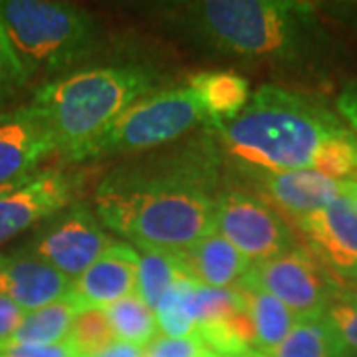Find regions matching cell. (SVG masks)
Here are the masks:
<instances>
[{
  "label": "cell",
  "mask_w": 357,
  "mask_h": 357,
  "mask_svg": "<svg viewBox=\"0 0 357 357\" xmlns=\"http://www.w3.org/2000/svg\"><path fill=\"white\" fill-rule=\"evenodd\" d=\"M215 161L199 149L131 163L100 183L93 213L137 250L177 252L215 232Z\"/></svg>",
  "instance_id": "1"
},
{
  "label": "cell",
  "mask_w": 357,
  "mask_h": 357,
  "mask_svg": "<svg viewBox=\"0 0 357 357\" xmlns=\"http://www.w3.org/2000/svg\"><path fill=\"white\" fill-rule=\"evenodd\" d=\"M175 22L213 50L280 68L312 64L328 42L316 8L294 0L187 2Z\"/></svg>",
  "instance_id": "2"
},
{
  "label": "cell",
  "mask_w": 357,
  "mask_h": 357,
  "mask_svg": "<svg viewBox=\"0 0 357 357\" xmlns=\"http://www.w3.org/2000/svg\"><path fill=\"white\" fill-rule=\"evenodd\" d=\"M222 149L243 171H306L328 141L347 129L324 103L306 93L262 86L241 114L211 126Z\"/></svg>",
  "instance_id": "3"
},
{
  "label": "cell",
  "mask_w": 357,
  "mask_h": 357,
  "mask_svg": "<svg viewBox=\"0 0 357 357\" xmlns=\"http://www.w3.org/2000/svg\"><path fill=\"white\" fill-rule=\"evenodd\" d=\"M155 84L157 74L147 66H102L52 79L32 103L46 119L56 153L79 163L119 114L153 93Z\"/></svg>",
  "instance_id": "4"
},
{
  "label": "cell",
  "mask_w": 357,
  "mask_h": 357,
  "mask_svg": "<svg viewBox=\"0 0 357 357\" xmlns=\"http://www.w3.org/2000/svg\"><path fill=\"white\" fill-rule=\"evenodd\" d=\"M0 22L28 79L88 60L100 38L91 14L64 2L0 0Z\"/></svg>",
  "instance_id": "5"
},
{
  "label": "cell",
  "mask_w": 357,
  "mask_h": 357,
  "mask_svg": "<svg viewBox=\"0 0 357 357\" xmlns=\"http://www.w3.org/2000/svg\"><path fill=\"white\" fill-rule=\"evenodd\" d=\"M203 121L206 117L187 86L153 91L119 114L91 147L88 159L153 149L183 137Z\"/></svg>",
  "instance_id": "6"
},
{
  "label": "cell",
  "mask_w": 357,
  "mask_h": 357,
  "mask_svg": "<svg viewBox=\"0 0 357 357\" xmlns=\"http://www.w3.org/2000/svg\"><path fill=\"white\" fill-rule=\"evenodd\" d=\"M215 232L243 252L252 264L266 262L296 248V234L286 218L248 189L218 192Z\"/></svg>",
  "instance_id": "7"
},
{
  "label": "cell",
  "mask_w": 357,
  "mask_h": 357,
  "mask_svg": "<svg viewBox=\"0 0 357 357\" xmlns=\"http://www.w3.org/2000/svg\"><path fill=\"white\" fill-rule=\"evenodd\" d=\"M114 244L100 218L84 203H72L48 218L24 250L76 280Z\"/></svg>",
  "instance_id": "8"
},
{
  "label": "cell",
  "mask_w": 357,
  "mask_h": 357,
  "mask_svg": "<svg viewBox=\"0 0 357 357\" xmlns=\"http://www.w3.org/2000/svg\"><path fill=\"white\" fill-rule=\"evenodd\" d=\"M250 274L296 318L321 316L337 288V278L302 246L252 264Z\"/></svg>",
  "instance_id": "9"
},
{
  "label": "cell",
  "mask_w": 357,
  "mask_h": 357,
  "mask_svg": "<svg viewBox=\"0 0 357 357\" xmlns=\"http://www.w3.org/2000/svg\"><path fill=\"white\" fill-rule=\"evenodd\" d=\"M294 225L304 248L321 266L335 278L357 280V211L344 195Z\"/></svg>",
  "instance_id": "10"
},
{
  "label": "cell",
  "mask_w": 357,
  "mask_h": 357,
  "mask_svg": "<svg viewBox=\"0 0 357 357\" xmlns=\"http://www.w3.org/2000/svg\"><path fill=\"white\" fill-rule=\"evenodd\" d=\"M76 183L64 171H40L0 195V246L74 203Z\"/></svg>",
  "instance_id": "11"
},
{
  "label": "cell",
  "mask_w": 357,
  "mask_h": 357,
  "mask_svg": "<svg viewBox=\"0 0 357 357\" xmlns=\"http://www.w3.org/2000/svg\"><path fill=\"white\" fill-rule=\"evenodd\" d=\"M54 151L50 129L34 103L0 114V189L36 175L40 163Z\"/></svg>",
  "instance_id": "12"
},
{
  "label": "cell",
  "mask_w": 357,
  "mask_h": 357,
  "mask_svg": "<svg viewBox=\"0 0 357 357\" xmlns=\"http://www.w3.org/2000/svg\"><path fill=\"white\" fill-rule=\"evenodd\" d=\"M250 191L266 201L280 217L298 222L342 197L340 181L316 171H244Z\"/></svg>",
  "instance_id": "13"
},
{
  "label": "cell",
  "mask_w": 357,
  "mask_h": 357,
  "mask_svg": "<svg viewBox=\"0 0 357 357\" xmlns=\"http://www.w3.org/2000/svg\"><path fill=\"white\" fill-rule=\"evenodd\" d=\"M72 290V280L28 250L0 252V298L24 312L58 302Z\"/></svg>",
  "instance_id": "14"
},
{
  "label": "cell",
  "mask_w": 357,
  "mask_h": 357,
  "mask_svg": "<svg viewBox=\"0 0 357 357\" xmlns=\"http://www.w3.org/2000/svg\"><path fill=\"white\" fill-rule=\"evenodd\" d=\"M139 250L128 243L114 244L91 266L72 282L70 296L82 310L102 307L137 292Z\"/></svg>",
  "instance_id": "15"
},
{
  "label": "cell",
  "mask_w": 357,
  "mask_h": 357,
  "mask_svg": "<svg viewBox=\"0 0 357 357\" xmlns=\"http://www.w3.org/2000/svg\"><path fill=\"white\" fill-rule=\"evenodd\" d=\"M175 256L189 280L208 288H232L252 268V262L217 232L177 250Z\"/></svg>",
  "instance_id": "16"
},
{
  "label": "cell",
  "mask_w": 357,
  "mask_h": 357,
  "mask_svg": "<svg viewBox=\"0 0 357 357\" xmlns=\"http://www.w3.org/2000/svg\"><path fill=\"white\" fill-rule=\"evenodd\" d=\"M234 290L241 294L244 306L255 324L256 351L266 356L284 342V337L290 333L298 318L282 304L278 298L266 292L255 280L250 270L244 274L243 280L234 284Z\"/></svg>",
  "instance_id": "17"
},
{
  "label": "cell",
  "mask_w": 357,
  "mask_h": 357,
  "mask_svg": "<svg viewBox=\"0 0 357 357\" xmlns=\"http://www.w3.org/2000/svg\"><path fill=\"white\" fill-rule=\"evenodd\" d=\"M187 88L195 93L211 126L234 119L250 100L248 82L234 72H199L189 77Z\"/></svg>",
  "instance_id": "18"
},
{
  "label": "cell",
  "mask_w": 357,
  "mask_h": 357,
  "mask_svg": "<svg viewBox=\"0 0 357 357\" xmlns=\"http://www.w3.org/2000/svg\"><path fill=\"white\" fill-rule=\"evenodd\" d=\"M79 312L82 307L70 294L48 306L26 312L13 335L0 342V351L20 345L64 344Z\"/></svg>",
  "instance_id": "19"
},
{
  "label": "cell",
  "mask_w": 357,
  "mask_h": 357,
  "mask_svg": "<svg viewBox=\"0 0 357 357\" xmlns=\"http://www.w3.org/2000/svg\"><path fill=\"white\" fill-rule=\"evenodd\" d=\"M264 357H345L326 314L298 318L278 347Z\"/></svg>",
  "instance_id": "20"
},
{
  "label": "cell",
  "mask_w": 357,
  "mask_h": 357,
  "mask_svg": "<svg viewBox=\"0 0 357 357\" xmlns=\"http://www.w3.org/2000/svg\"><path fill=\"white\" fill-rule=\"evenodd\" d=\"M117 342L147 347L159 335L157 316L137 292L105 307Z\"/></svg>",
  "instance_id": "21"
},
{
  "label": "cell",
  "mask_w": 357,
  "mask_h": 357,
  "mask_svg": "<svg viewBox=\"0 0 357 357\" xmlns=\"http://www.w3.org/2000/svg\"><path fill=\"white\" fill-rule=\"evenodd\" d=\"M181 278H187L178 266L175 252L165 250H139V266H137V296L151 307L159 302Z\"/></svg>",
  "instance_id": "22"
},
{
  "label": "cell",
  "mask_w": 357,
  "mask_h": 357,
  "mask_svg": "<svg viewBox=\"0 0 357 357\" xmlns=\"http://www.w3.org/2000/svg\"><path fill=\"white\" fill-rule=\"evenodd\" d=\"M77 357H96L117 342L107 312L102 307L82 310L66 340Z\"/></svg>",
  "instance_id": "23"
},
{
  "label": "cell",
  "mask_w": 357,
  "mask_h": 357,
  "mask_svg": "<svg viewBox=\"0 0 357 357\" xmlns=\"http://www.w3.org/2000/svg\"><path fill=\"white\" fill-rule=\"evenodd\" d=\"M324 314L337 335L345 357L357 356V280L337 278V288Z\"/></svg>",
  "instance_id": "24"
},
{
  "label": "cell",
  "mask_w": 357,
  "mask_h": 357,
  "mask_svg": "<svg viewBox=\"0 0 357 357\" xmlns=\"http://www.w3.org/2000/svg\"><path fill=\"white\" fill-rule=\"evenodd\" d=\"M191 284L189 278L181 280L163 296L155 307L157 326L161 335L169 337H191L197 333V324L191 310Z\"/></svg>",
  "instance_id": "25"
},
{
  "label": "cell",
  "mask_w": 357,
  "mask_h": 357,
  "mask_svg": "<svg viewBox=\"0 0 357 357\" xmlns=\"http://www.w3.org/2000/svg\"><path fill=\"white\" fill-rule=\"evenodd\" d=\"M28 82L22 64L14 54L10 40L0 22V103L10 100L18 89Z\"/></svg>",
  "instance_id": "26"
},
{
  "label": "cell",
  "mask_w": 357,
  "mask_h": 357,
  "mask_svg": "<svg viewBox=\"0 0 357 357\" xmlns=\"http://www.w3.org/2000/svg\"><path fill=\"white\" fill-rule=\"evenodd\" d=\"M211 354L199 337H169L157 335L143 349V357H206Z\"/></svg>",
  "instance_id": "27"
},
{
  "label": "cell",
  "mask_w": 357,
  "mask_h": 357,
  "mask_svg": "<svg viewBox=\"0 0 357 357\" xmlns=\"http://www.w3.org/2000/svg\"><path fill=\"white\" fill-rule=\"evenodd\" d=\"M0 357H77L68 342L56 345H20L2 349Z\"/></svg>",
  "instance_id": "28"
},
{
  "label": "cell",
  "mask_w": 357,
  "mask_h": 357,
  "mask_svg": "<svg viewBox=\"0 0 357 357\" xmlns=\"http://www.w3.org/2000/svg\"><path fill=\"white\" fill-rule=\"evenodd\" d=\"M337 112L344 117L349 126V131L356 135L357 139V82H351L344 88V91L337 98Z\"/></svg>",
  "instance_id": "29"
},
{
  "label": "cell",
  "mask_w": 357,
  "mask_h": 357,
  "mask_svg": "<svg viewBox=\"0 0 357 357\" xmlns=\"http://www.w3.org/2000/svg\"><path fill=\"white\" fill-rule=\"evenodd\" d=\"M24 310L14 306L13 302L0 298V342L6 340L8 335H13L14 330L18 328V324L24 318Z\"/></svg>",
  "instance_id": "30"
},
{
  "label": "cell",
  "mask_w": 357,
  "mask_h": 357,
  "mask_svg": "<svg viewBox=\"0 0 357 357\" xmlns=\"http://www.w3.org/2000/svg\"><path fill=\"white\" fill-rule=\"evenodd\" d=\"M143 349L145 347H139V345L115 342L114 345H109L107 349H103L102 354H98L96 357H143Z\"/></svg>",
  "instance_id": "31"
},
{
  "label": "cell",
  "mask_w": 357,
  "mask_h": 357,
  "mask_svg": "<svg viewBox=\"0 0 357 357\" xmlns=\"http://www.w3.org/2000/svg\"><path fill=\"white\" fill-rule=\"evenodd\" d=\"M340 187H342V195L349 203L356 206L357 211V178H345V181H340Z\"/></svg>",
  "instance_id": "32"
},
{
  "label": "cell",
  "mask_w": 357,
  "mask_h": 357,
  "mask_svg": "<svg viewBox=\"0 0 357 357\" xmlns=\"http://www.w3.org/2000/svg\"><path fill=\"white\" fill-rule=\"evenodd\" d=\"M206 357H264L260 351H244V354H208Z\"/></svg>",
  "instance_id": "33"
},
{
  "label": "cell",
  "mask_w": 357,
  "mask_h": 357,
  "mask_svg": "<svg viewBox=\"0 0 357 357\" xmlns=\"http://www.w3.org/2000/svg\"><path fill=\"white\" fill-rule=\"evenodd\" d=\"M10 189H13V187H4V189H0V195H2V192H6V191H10Z\"/></svg>",
  "instance_id": "34"
},
{
  "label": "cell",
  "mask_w": 357,
  "mask_h": 357,
  "mask_svg": "<svg viewBox=\"0 0 357 357\" xmlns=\"http://www.w3.org/2000/svg\"><path fill=\"white\" fill-rule=\"evenodd\" d=\"M354 177H356V178H357V167H356V173H354Z\"/></svg>",
  "instance_id": "35"
},
{
  "label": "cell",
  "mask_w": 357,
  "mask_h": 357,
  "mask_svg": "<svg viewBox=\"0 0 357 357\" xmlns=\"http://www.w3.org/2000/svg\"><path fill=\"white\" fill-rule=\"evenodd\" d=\"M354 357H357V356H354Z\"/></svg>",
  "instance_id": "36"
}]
</instances>
